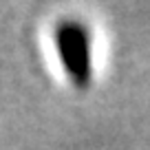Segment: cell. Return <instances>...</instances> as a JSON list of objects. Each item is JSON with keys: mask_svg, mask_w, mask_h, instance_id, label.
I'll use <instances>...</instances> for the list:
<instances>
[{"mask_svg": "<svg viewBox=\"0 0 150 150\" xmlns=\"http://www.w3.org/2000/svg\"><path fill=\"white\" fill-rule=\"evenodd\" d=\"M53 44L69 80L80 88L88 86L93 77V42L88 27L73 18L60 20L53 29Z\"/></svg>", "mask_w": 150, "mask_h": 150, "instance_id": "cell-1", "label": "cell"}]
</instances>
